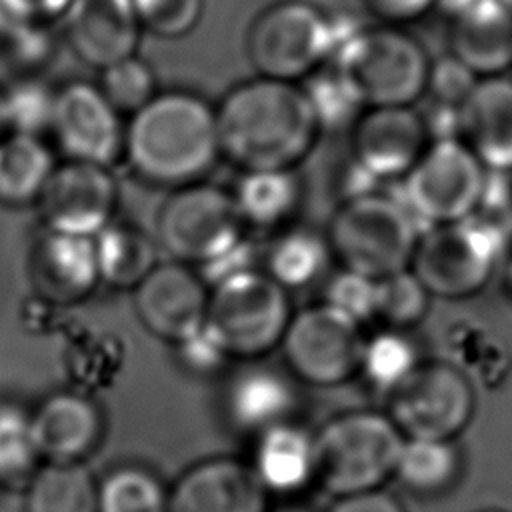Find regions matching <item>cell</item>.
Here are the masks:
<instances>
[{
    "label": "cell",
    "mask_w": 512,
    "mask_h": 512,
    "mask_svg": "<svg viewBox=\"0 0 512 512\" xmlns=\"http://www.w3.org/2000/svg\"><path fill=\"white\" fill-rule=\"evenodd\" d=\"M222 160L246 170H296L322 134L302 84L254 76L214 104Z\"/></svg>",
    "instance_id": "cell-1"
},
{
    "label": "cell",
    "mask_w": 512,
    "mask_h": 512,
    "mask_svg": "<svg viewBox=\"0 0 512 512\" xmlns=\"http://www.w3.org/2000/svg\"><path fill=\"white\" fill-rule=\"evenodd\" d=\"M220 160L214 104L198 92L160 90L126 118L122 162L150 186L170 192L202 182Z\"/></svg>",
    "instance_id": "cell-2"
},
{
    "label": "cell",
    "mask_w": 512,
    "mask_h": 512,
    "mask_svg": "<svg viewBox=\"0 0 512 512\" xmlns=\"http://www.w3.org/2000/svg\"><path fill=\"white\" fill-rule=\"evenodd\" d=\"M328 64L348 96L366 110L414 106L426 92L432 60L404 28L374 24L342 34Z\"/></svg>",
    "instance_id": "cell-3"
},
{
    "label": "cell",
    "mask_w": 512,
    "mask_h": 512,
    "mask_svg": "<svg viewBox=\"0 0 512 512\" xmlns=\"http://www.w3.org/2000/svg\"><path fill=\"white\" fill-rule=\"evenodd\" d=\"M324 238L342 270L382 280L410 268L420 230L402 202L368 192L340 202Z\"/></svg>",
    "instance_id": "cell-4"
},
{
    "label": "cell",
    "mask_w": 512,
    "mask_h": 512,
    "mask_svg": "<svg viewBox=\"0 0 512 512\" xmlns=\"http://www.w3.org/2000/svg\"><path fill=\"white\" fill-rule=\"evenodd\" d=\"M404 440L390 416L368 410L336 416L314 436V478L338 498L380 490L396 472Z\"/></svg>",
    "instance_id": "cell-5"
},
{
    "label": "cell",
    "mask_w": 512,
    "mask_h": 512,
    "mask_svg": "<svg viewBox=\"0 0 512 512\" xmlns=\"http://www.w3.org/2000/svg\"><path fill=\"white\" fill-rule=\"evenodd\" d=\"M338 44L332 18L308 0H274L246 30V56L256 76L302 84L328 64Z\"/></svg>",
    "instance_id": "cell-6"
},
{
    "label": "cell",
    "mask_w": 512,
    "mask_h": 512,
    "mask_svg": "<svg viewBox=\"0 0 512 512\" xmlns=\"http://www.w3.org/2000/svg\"><path fill=\"white\" fill-rule=\"evenodd\" d=\"M502 250L504 234L486 218L430 226L420 232L410 272L430 296L470 298L490 282Z\"/></svg>",
    "instance_id": "cell-7"
},
{
    "label": "cell",
    "mask_w": 512,
    "mask_h": 512,
    "mask_svg": "<svg viewBox=\"0 0 512 512\" xmlns=\"http://www.w3.org/2000/svg\"><path fill=\"white\" fill-rule=\"evenodd\" d=\"M292 314L290 292L252 270L210 288L204 326L230 358L252 360L280 346Z\"/></svg>",
    "instance_id": "cell-8"
},
{
    "label": "cell",
    "mask_w": 512,
    "mask_h": 512,
    "mask_svg": "<svg viewBox=\"0 0 512 512\" xmlns=\"http://www.w3.org/2000/svg\"><path fill=\"white\" fill-rule=\"evenodd\" d=\"M246 232L230 190L208 180L170 190L154 218L158 248L192 268L216 258Z\"/></svg>",
    "instance_id": "cell-9"
},
{
    "label": "cell",
    "mask_w": 512,
    "mask_h": 512,
    "mask_svg": "<svg viewBox=\"0 0 512 512\" xmlns=\"http://www.w3.org/2000/svg\"><path fill=\"white\" fill-rule=\"evenodd\" d=\"M488 186V170L460 138L432 140L402 178V204L428 228L462 222L482 208Z\"/></svg>",
    "instance_id": "cell-10"
},
{
    "label": "cell",
    "mask_w": 512,
    "mask_h": 512,
    "mask_svg": "<svg viewBox=\"0 0 512 512\" xmlns=\"http://www.w3.org/2000/svg\"><path fill=\"white\" fill-rule=\"evenodd\" d=\"M364 342L358 322L320 302L292 314L280 346L300 380L338 386L360 370Z\"/></svg>",
    "instance_id": "cell-11"
},
{
    "label": "cell",
    "mask_w": 512,
    "mask_h": 512,
    "mask_svg": "<svg viewBox=\"0 0 512 512\" xmlns=\"http://www.w3.org/2000/svg\"><path fill=\"white\" fill-rule=\"evenodd\" d=\"M474 414L470 380L448 362L418 364L392 390L390 420L408 438L452 440Z\"/></svg>",
    "instance_id": "cell-12"
},
{
    "label": "cell",
    "mask_w": 512,
    "mask_h": 512,
    "mask_svg": "<svg viewBox=\"0 0 512 512\" xmlns=\"http://www.w3.org/2000/svg\"><path fill=\"white\" fill-rule=\"evenodd\" d=\"M126 118L96 82L70 80L56 86L50 136L64 160L112 168L122 160Z\"/></svg>",
    "instance_id": "cell-13"
},
{
    "label": "cell",
    "mask_w": 512,
    "mask_h": 512,
    "mask_svg": "<svg viewBox=\"0 0 512 512\" xmlns=\"http://www.w3.org/2000/svg\"><path fill=\"white\" fill-rule=\"evenodd\" d=\"M120 186L112 168L62 160L36 208L42 230L94 238L118 218Z\"/></svg>",
    "instance_id": "cell-14"
},
{
    "label": "cell",
    "mask_w": 512,
    "mask_h": 512,
    "mask_svg": "<svg viewBox=\"0 0 512 512\" xmlns=\"http://www.w3.org/2000/svg\"><path fill=\"white\" fill-rule=\"evenodd\" d=\"M432 138L414 106L366 108L350 132L352 164L374 182L404 178Z\"/></svg>",
    "instance_id": "cell-15"
},
{
    "label": "cell",
    "mask_w": 512,
    "mask_h": 512,
    "mask_svg": "<svg viewBox=\"0 0 512 512\" xmlns=\"http://www.w3.org/2000/svg\"><path fill=\"white\" fill-rule=\"evenodd\" d=\"M210 288L196 268L166 260L132 290L138 322L156 338L178 344L206 322Z\"/></svg>",
    "instance_id": "cell-16"
},
{
    "label": "cell",
    "mask_w": 512,
    "mask_h": 512,
    "mask_svg": "<svg viewBox=\"0 0 512 512\" xmlns=\"http://www.w3.org/2000/svg\"><path fill=\"white\" fill-rule=\"evenodd\" d=\"M32 290L54 306H76L100 286L92 238L42 230L26 256Z\"/></svg>",
    "instance_id": "cell-17"
},
{
    "label": "cell",
    "mask_w": 512,
    "mask_h": 512,
    "mask_svg": "<svg viewBox=\"0 0 512 512\" xmlns=\"http://www.w3.org/2000/svg\"><path fill=\"white\" fill-rule=\"evenodd\" d=\"M166 512H268V492L250 464L216 456L180 474Z\"/></svg>",
    "instance_id": "cell-18"
},
{
    "label": "cell",
    "mask_w": 512,
    "mask_h": 512,
    "mask_svg": "<svg viewBox=\"0 0 512 512\" xmlns=\"http://www.w3.org/2000/svg\"><path fill=\"white\" fill-rule=\"evenodd\" d=\"M62 32L74 56L98 72L138 54L144 34L132 0H74Z\"/></svg>",
    "instance_id": "cell-19"
},
{
    "label": "cell",
    "mask_w": 512,
    "mask_h": 512,
    "mask_svg": "<svg viewBox=\"0 0 512 512\" xmlns=\"http://www.w3.org/2000/svg\"><path fill=\"white\" fill-rule=\"evenodd\" d=\"M448 48L478 78L504 74L512 68V12L500 0H456Z\"/></svg>",
    "instance_id": "cell-20"
},
{
    "label": "cell",
    "mask_w": 512,
    "mask_h": 512,
    "mask_svg": "<svg viewBox=\"0 0 512 512\" xmlns=\"http://www.w3.org/2000/svg\"><path fill=\"white\" fill-rule=\"evenodd\" d=\"M30 428L44 464H82L102 440L104 418L88 396L56 392L30 414Z\"/></svg>",
    "instance_id": "cell-21"
},
{
    "label": "cell",
    "mask_w": 512,
    "mask_h": 512,
    "mask_svg": "<svg viewBox=\"0 0 512 512\" xmlns=\"http://www.w3.org/2000/svg\"><path fill=\"white\" fill-rule=\"evenodd\" d=\"M458 138L490 172H512V78H480L458 110Z\"/></svg>",
    "instance_id": "cell-22"
},
{
    "label": "cell",
    "mask_w": 512,
    "mask_h": 512,
    "mask_svg": "<svg viewBox=\"0 0 512 512\" xmlns=\"http://www.w3.org/2000/svg\"><path fill=\"white\" fill-rule=\"evenodd\" d=\"M246 230L280 232L294 226L304 202L298 170H246L228 188Z\"/></svg>",
    "instance_id": "cell-23"
},
{
    "label": "cell",
    "mask_w": 512,
    "mask_h": 512,
    "mask_svg": "<svg viewBox=\"0 0 512 512\" xmlns=\"http://www.w3.org/2000/svg\"><path fill=\"white\" fill-rule=\"evenodd\" d=\"M224 408L228 420L238 430L262 434L272 426L288 422L286 418L294 408V390L278 370L250 366L230 380Z\"/></svg>",
    "instance_id": "cell-24"
},
{
    "label": "cell",
    "mask_w": 512,
    "mask_h": 512,
    "mask_svg": "<svg viewBox=\"0 0 512 512\" xmlns=\"http://www.w3.org/2000/svg\"><path fill=\"white\" fill-rule=\"evenodd\" d=\"M250 468L266 492L290 494L314 480V436L282 422L258 434Z\"/></svg>",
    "instance_id": "cell-25"
},
{
    "label": "cell",
    "mask_w": 512,
    "mask_h": 512,
    "mask_svg": "<svg viewBox=\"0 0 512 512\" xmlns=\"http://www.w3.org/2000/svg\"><path fill=\"white\" fill-rule=\"evenodd\" d=\"M100 284L134 290L160 262V248L142 226L116 218L92 238Z\"/></svg>",
    "instance_id": "cell-26"
},
{
    "label": "cell",
    "mask_w": 512,
    "mask_h": 512,
    "mask_svg": "<svg viewBox=\"0 0 512 512\" xmlns=\"http://www.w3.org/2000/svg\"><path fill=\"white\" fill-rule=\"evenodd\" d=\"M58 162L46 138L6 132L0 138V206H36Z\"/></svg>",
    "instance_id": "cell-27"
},
{
    "label": "cell",
    "mask_w": 512,
    "mask_h": 512,
    "mask_svg": "<svg viewBox=\"0 0 512 512\" xmlns=\"http://www.w3.org/2000/svg\"><path fill=\"white\" fill-rule=\"evenodd\" d=\"M330 258L324 236L302 226H290L276 232L262 250V270L290 292L320 280L328 270Z\"/></svg>",
    "instance_id": "cell-28"
},
{
    "label": "cell",
    "mask_w": 512,
    "mask_h": 512,
    "mask_svg": "<svg viewBox=\"0 0 512 512\" xmlns=\"http://www.w3.org/2000/svg\"><path fill=\"white\" fill-rule=\"evenodd\" d=\"M24 512H98V482L82 464H42L26 486Z\"/></svg>",
    "instance_id": "cell-29"
},
{
    "label": "cell",
    "mask_w": 512,
    "mask_h": 512,
    "mask_svg": "<svg viewBox=\"0 0 512 512\" xmlns=\"http://www.w3.org/2000/svg\"><path fill=\"white\" fill-rule=\"evenodd\" d=\"M458 470L460 458L452 440L408 438L402 444L394 474L418 494H436L456 480Z\"/></svg>",
    "instance_id": "cell-30"
},
{
    "label": "cell",
    "mask_w": 512,
    "mask_h": 512,
    "mask_svg": "<svg viewBox=\"0 0 512 512\" xmlns=\"http://www.w3.org/2000/svg\"><path fill=\"white\" fill-rule=\"evenodd\" d=\"M54 54L56 40L52 26L18 20L0 22V72L6 76L4 82L42 76Z\"/></svg>",
    "instance_id": "cell-31"
},
{
    "label": "cell",
    "mask_w": 512,
    "mask_h": 512,
    "mask_svg": "<svg viewBox=\"0 0 512 512\" xmlns=\"http://www.w3.org/2000/svg\"><path fill=\"white\" fill-rule=\"evenodd\" d=\"M168 490L144 466H118L98 482V512H166Z\"/></svg>",
    "instance_id": "cell-32"
},
{
    "label": "cell",
    "mask_w": 512,
    "mask_h": 512,
    "mask_svg": "<svg viewBox=\"0 0 512 512\" xmlns=\"http://www.w3.org/2000/svg\"><path fill=\"white\" fill-rule=\"evenodd\" d=\"M0 86L6 132L44 138L50 132L56 86L44 76L14 78Z\"/></svg>",
    "instance_id": "cell-33"
},
{
    "label": "cell",
    "mask_w": 512,
    "mask_h": 512,
    "mask_svg": "<svg viewBox=\"0 0 512 512\" xmlns=\"http://www.w3.org/2000/svg\"><path fill=\"white\" fill-rule=\"evenodd\" d=\"M40 466L30 416L12 404H0V486L26 488Z\"/></svg>",
    "instance_id": "cell-34"
},
{
    "label": "cell",
    "mask_w": 512,
    "mask_h": 512,
    "mask_svg": "<svg viewBox=\"0 0 512 512\" xmlns=\"http://www.w3.org/2000/svg\"><path fill=\"white\" fill-rule=\"evenodd\" d=\"M98 74L100 92L124 118L136 114L160 92L152 64L140 54L118 60Z\"/></svg>",
    "instance_id": "cell-35"
},
{
    "label": "cell",
    "mask_w": 512,
    "mask_h": 512,
    "mask_svg": "<svg viewBox=\"0 0 512 512\" xmlns=\"http://www.w3.org/2000/svg\"><path fill=\"white\" fill-rule=\"evenodd\" d=\"M416 366V348L404 332L386 328L364 342L360 370L378 388H398Z\"/></svg>",
    "instance_id": "cell-36"
},
{
    "label": "cell",
    "mask_w": 512,
    "mask_h": 512,
    "mask_svg": "<svg viewBox=\"0 0 512 512\" xmlns=\"http://www.w3.org/2000/svg\"><path fill=\"white\" fill-rule=\"evenodd\" d=\"M430 294L422 282L408 270L378 280L376 318L388 330L404 332L416 326L430 308Z\"/></svg>",
    "instance_id": "cell-37"
},
{
    "label": "cell",
    "mask_w": 512,
    "mask_h": 512,
    "mask_svg": "<svg viewBox=\"0 0 512 512\" xmlns=\"http://www.w3.org/2000/svg\"><path fill=\"white\" fill-rule=\"evenodd\" d=\"M206 0H132L142 32L176 40L188 36L204 16Z\"/></svg>",
    "instance_id": "cell-38"
},
{
    "label": "cell",
    "mask_w": 512,
    "mask_h": 512,
    "mask_svg": "<svg viewBox=\"0 0 512 512\" xmlns=\"http://www.w3.org/2000/svg\"><path fill=\"white\" fill-rule=\"evenodd\" d=\"M376 288L378 280L340 270L328 280L322 302L362 326L376 318Z\"/></svg>",
    "instance_id": "cell-39"
},
{
    "label": "cell",
    "mask_w": 512,
    "mask_h": 512,
    "mask_svg": "<svg viewBox=\"0 0 512 512\" xmlns=\"http://www.w3.org/2000/svg\"><path fill=\"white\" fill-rule=\"evenodd\" d=\"M480 78L450 54L432 60L424 96H430L434 106L460 110Z\"/></svg>",
    "instance_id": "cell-40"
},
{
    "label": "cell",
    "mask_w": 512,
    "mask_h": 512,
    "mask_svg": "<svg viewBox=\"0 0 512 512\" xmlns=\"http://www.w3.org/2000/svg\"><path fill=\"white\" fill-rule=\"evenodd\" d=\"M262 270V250L254 242V238L246 232L238 242L226 248L222 254L212 258L210 262L196 268L200 278L208 288H214L234 276Z\"/></svg>",
    "instance_id": "cell-41"
},
{
    "label": "cell",
    "mask_w": 512,
    "mask_h": 512,
    "mask_svg": "<svg viewBox=\"0 0 512 512\" xmlns=\"http://www.w3.org/2000/svg\"><path fill=\"white\" fill-rule=\"evenodd\" d=\"M174 348L184 370L198 376L214 374L230 360L222 344L212 336L206 326H202L198 332L184 338L182 342L174 344Z\"/></svg>",
    "instance_id": "cell-42"
},
{
    "label": "cell",
    "mask_w": 512,
    "mask_h": 512,
    "mask_svg": "<svg viewBox=\"0 0 512 512\" xmlns=\"http://www.w3.org/2000/svg\"><path fill=\"white\" fill-rule=\"evenodd\" d=\"M74 0H0V22L18 20L54 26L66 16Z\"/></svg>",
    "instance_id": "cell-43"
},
{
    "label": "cell",
    "mask_w": 512,
    "mask_h": 512,
    "mask_svg": "<svg viewBox=\"0 0 512 512\" xmlns=\"http://www.w3.org/2000/svg\"><path fill=\"white\" fill-rule=\"evenodd\" d=\"M442 0H364L370 14L378 18V24L402 28L408 22L420 20L434 10Z\"/></svg>",
    "instance_id": "cell-44"
},
{
    "label": "cell",
    "mask_w": 512,
    "mask_h": 512,
    "mask_svg": "<svg viewBox=\"0 0 512 512\" xmlns=\"http://www.w3.org/2000/svg\"><path fill=\"white\" fill-rule=\"evenodd\" d=\"M330 512H404V508L392 494L372 490L338 498Z\"/></svg>",
    "instance_id": "cell-45"
},
{
    "label": "cell",
    "mask_w": 512,
    "mask_h": 512,
    "mask_svg": "<svg viewBox=\"0 0 512 512\" xmlns=\"http://www.w3.org/2000/svg\"><path fill=\"white\" fill-rule=\"evenodd\" d=\"M504 286H506V292L512 300V250L508 254V262H506V270H504Z\"/></svg>",
    "instance_id": "cell-46"
},
{
    "label": "cell",
    "mask_w": 512,
    "mask_h": 512,
    "mask_svg": "<svg viewBox=\"0 0 512 512\" xmlns=\"http://www.w3.org/2000/svg\"><path fill=\"white\" fill-rule=\"evenodd\" d=\"M506 176H510V178L504 184V204H506L508 214H512V172H508Z\"/></svg>",
    "instance_id": "cell-47"
},
{
    "label": "cell",
    "mask_w": 512,
    "mask_h": 512,
    "mask_svg": "<svg viewBox=\"0 0 512 512\" xmlns=\"http://www.w3.org/2000/svg\"><path fill=\"white\" fill-rule=\"evenodd\" d=\"M6 134V124H4V110H2V86H0V138Z\"/></svg>",
    "instance_id": "cell-48"
},
{
    "label": "cell",
    "mask_w": 512,
    "mask_h": 512,
    "mask_svg": "<svg viewBox=\"0 0 512 512\" xmlns=\"http://www.w3.org/2000/svg\"><path fill=\"white\" fill-rule=\"evenodd\" d=\"M500 2H502V4L512 12V0H500Z\"/></svg>",
    "instance_id": "cell-49"
},
{
    "label": "cell",
    "mask_w": 512,
    "mask_h": 512,
    "mask_svg": "<svg viewBox=\"0 0 512 512\" xmlns=\"http://www.w3.org/2000/svg\"><path fill=\"white\" fill-rule=\"evenodd\" d=\"M284 512H304V510H284Z\"/></svg>",
    "instance_id": "cell-50"
}]
</instances>
